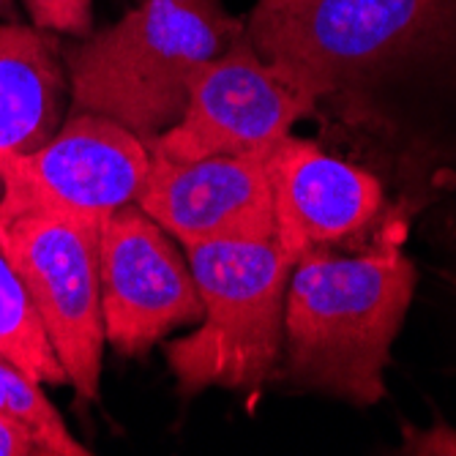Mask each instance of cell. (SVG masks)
Here are the masks:
<instances>
[{
    "instance_id": "16",
    "label": "cell",
    "mask_w": 456,
    "mask_h": 456,
    "mask_svg": "<svg viewBox=\"0 0 456 456\" xmlns=\"http://www.w3.org/2000/svg\"><path fill=\"white\" fill-rule=\"evenodd\" d=\"M0 456H47V448L33 432L0 412Z\"/></svg>"
},
{
    "instance_id": "10",
    "label": "cell",
    "mask_w": 456,
    "mask_h": 456,
    "mask_svg": "<svg viewBox=\"0 0 456 456\" xmlns=\"http://www.w3.org/2000/svg\"><path fill=\"white\" fill-rule=\"evenodd\" d=\"M268 173L276 240L293 263L361 235L386 205L378 175L293 134L271 151Z\"/></svg>"
},
{
    "instance_id": "1",
    "label": "cell",
    "mask_w": 456,
    "mask_h": 456,
    "mask_svg": "<svg viewBox=\"0 0 456 456\" xmlns=\"http://www.w3.org/2000/svg\"><path fill=\"white\" fill-rule=\"evenodd\" d=\"M243 22L312 112L412 156L456 153V0H257Z\"/></svg>"
},
{
    "instance_id": "5",
    "label": "cell",
    "mask_w": 456,
    "mask_h": 456,
    "mask_svg": "<svg viewBox=\"0 0 456 456\" xmlns=\"http://www.w3.org/2000/svg\"><path fill=\"white\" fill-rule=\"evenodd\" d=\"M99 227L45 214L0 216V248L28 287L69 386L86 402L99 396L107 345Z\"/></svg>"
},
{
    "instance_id": "17",
    "label": "cell",
    "mask_w": 456,
    "mask_h": 456,
    "mask_svg": "<svg viewBox=\"0 0 456 456\" xmlns=\"http://www.w3.org/2000/svg\"><path fill=\"white\" fill-rule=\"evenodd\" d=\"M38 36V28L17 25V22H0V53H9L17 47H25Z\"/></svg>"
},
{
    "instance_id": "8",
    "label": "cell",
    "mask_w": 456,
    "mask_h": 456,
    "mask_svg": "<svg viewBox=\"0 0 456 456\" xmlns=\"http://www.w3.org/2000/svg\"><path fill=\"white\" fill-rule=\"evenodd\" d=\"M99 279L107 345L126 358L145 355L173 330L202 320L189 257L137 202L102 222Z\"/></svg>"
},
{
    "instance_id": "12",
    "label": "cell",
    "mask_w": 456,
    "mask_h": 456,
    "mask_svg": "<svg viewBox=\"0 0 456 456\" xmlns=\"http://www.w3.org/2000/svg\"><path fill=\"white\" fill-rule=\"evenodd\" d=\"M0 355L22 366L41 386L69 383L28 287L4 248H0Z\"/></svg>"
},
{
    "instance_id": "7",
    "label": "cell",
    "mask_w": 456,
    "mask_h": 456,
    "mask_svg": "<svg viewBox=\"0 0 456 456\" xmlns=\"http://www.w3.org/2000/svg\"><path fill=\"white\" fill-rule=\"evenodd\" d=\"M306 115H314L312 104L257 55L243 28L219 58L197 71L178 123L148 145L167 161L268 156Z\"/></svg>"
},
{
    "instance_id": "11",
    "label": "cell",
    "mask_w": 456,
    "mask_h": 456,
    "mask_svg": "<svg viewBox=\"0 0 456 456\" xmlns=\"http://www.w3.org/2000/svg\"><path fill=\"white\" fill-rule=\"evenodd\" d=\"M66 94L69 77L47 30L0 53V173L9 159L33 153L61 129Z\"/></svg>"
},
{
    "instance_id": "2",
    "label": "cell",
    "mask_w": 456,
    "mask_h": 456,
    "mask_svg": "<svg viewBox=\"0 0 456 456\" xmlns=\"http://www.w3.org/2000/svg\"><path fill=\"white\" fill-rule=\"evenodd\" d=\"M416 284V265L391 230L363 255L325 248L296 260L284 298L287 383L358 407L378 404Z\"/></svg>"
},
{
    "instance_id": "14",
    "label": "cell",
    "mask_w": 456,
    "mask_h": 456,
    "mask_svg": "<svg viewBox=\"0 0 456 456\" xmlns=\"http://www.w3.org/2000/svg\"><path fill=\"white\" fill-rule=\"evenodd\" d=\"M33 28L86 38L94 33V4L91 0H25Z\"/></svg>"
},
{
    "instance_id": "6",
    "label": "cell",
    "mask_w": 456,
    "mask_h": 456,
    "mask_svg": "<svg viewBox=\"0 0 456 456\" xmlns=\"http://www.w3.org/2000/svg\"><path fill=\"white\" fill-rule=\"evenodd\" d=\"M151 161V145L132 129L96 112H71L45 145L6 161L0 216L45 214L102 224L137 202Z\"/></svg>"
},
{
    "instance_id": "4",
    "label": "cell",
    "mask_w": 456,
    "mask_h": 456,
    "mask_svg": "<svg viewBox=\"0 0 456 456\" xmlns=\"http://www.w3.org/2000/svg\"><path fill=\"white\" fill-rule=\"evenodd\" d=\"M186 257L202 320L164 350L178 388L186 396L263 388L281 363L284 298L296 263L276 238L197 243L186 246Z\"/></svg>"
},
{
    "instance_id": "13",
    "label": "cell",
    "mask_w": 456,
    "mask_h": 456,
    "mask_svg": "<svg viewBox=\"0 0 456 456\" xmlns=\"http://www.w3.org/2000/svg\"><path fill=\"white\" fill-rule=\"evenodd\" d=\"M0 412L22 424L47 448V456H86L91 453L79 440L71 437L66 421L55 404L47 399L45 388L30 378L22 366L0 355Z\"/></svg>"
},
{
    "instance_id": "18",
    "label": "cell",
    "mask_w": 456,
    "mask_h": 456,
    "mask_svg": "<svg viewBox=\"0 0 456 456\" xmlns=\"http://www.w3.org/2000/svg\"><path fill=\"white\" fill-rule=\"evenodd\" d=\"M17 14V6H14V0H0V20H14Z\"/></svg>"
},
{
    "instance_id": "9",
    "label": "cell",
    "mask_w": 456,
    "mask_h": 456,
    "mask_svg": "<svg viewBox=\"0 0 456 456\" xmlns=\"http://www.w3.org/2000/svg\"><path fill=\"white\" fill-rule=\"evenodd\" d=\"M268 156H208L197 161L153 156L137 205L183 248L276 238Z\"/></svg>"
},
{
    "instance_id": "3",
    "label": "cell",
    "mask_w": 456,
    "mask_h": 456,
    "mask_svg": "<svg viewBox=\"0 0 456 456\" xmlns=\"http://www.w3.org/2000/svg\"><path fill=\"white\" fill-rule=\"evenodd\" d=\"M243 28L224 0H134L63 53L71 112L104 115L153 142L183 115L197 71Z\"/></svg>"
},
{
    "instance_id": "15",
    "label": "cell",
    "mask_w": 456,
    "mask_h": 456,
    "mask_svg": "<svg viewBox=\"0 0 456 456\" xmlns=\"http://www.w3.org/2000/svg\"><path fill=\"white\" fill-rule=\"evenodd\" d=\"M404 453H437V456H456V429L437 421L429 432H412L404 427Z\"/></svg>"
}]
</instances>
